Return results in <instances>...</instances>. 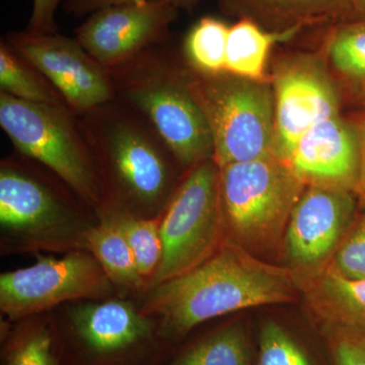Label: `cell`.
I'll list each match as a JSON object with an SVG mask.
<instances>
[{
    "instance_id": "23",
    "label": "cell",
    "mask_w": 365,
    "mask_h": 365,
    "mask_svg": "<svg viewBox=\"0 0 365 365\" xmlns=\"http://www.w3.org/2000/svg\"><path fill=\"white\" fill-rule=\"evenodd\" d=\"M112 218L133 252L139 273L151 284L163 257L160 217L138 218L121 213Z\"/></svg>"
},
{
    "instance_id": "1",
    "label": "cell",
    "mask_w": 365,
    "mask_h": 365,
    "mask_svg": "<svg viewBox=\"0 0 365 365\" xmlns=\"http://www.w3.org/2000/svg\"><path fill=\"white\" fill-rule=\"evenodd\" d=\"M294 271L262 260L225 240L202 263L153 287L141 313L158 316L162 331L182 338L209 319L299 299Z\"/></svg>"
},
{
    "instance_id": "17",
    "label": "cell",
    "mask_w": 365,
    "mask_h": 365,
    "mask_svg": "<svg viewBox=\"0 0 365 365\" xmlns=\"http://www.w3.org/2000/svg\"><path fill=\"white\" fill-rule=\"evenodd\" d=\"M225 14L269 31L324 25L354 16L349 0H216Z\"/></svg>"
},
{
    "instance_id": "20",
    "label": "cell",
    "mask_w": 365,
    "mask_h": 365,
    "mask_svg": "<svg viewBox=\"0 0 365 365\" xmlns=\"http://www.w3.org/2000/svg\"><path fill=\"white\" fill-rule=\"evenodd\" d=\"M170 365H252L248 333L241 323L222 327L190 346Z\"/></svg>"
},
{
    "instance_id": "6",
    "label": "cell",
    "mask_w": 365,
    "mask_h": 365,
    "mask_svg": "<svg viewBox=\"0 0 365 365\" xmlns=\"http://www.w3.org/2000/svg\"><path fill=\"white\" fill-rule=\"evenodd\" d=\"M66 105L26 102L0 91V125L14 148L51 170L86 203L102 202L90 150Z\"/></svg>"
},
{
    "instance_id": "3",
    "label": "cell",
    "mask_w": 365,
    "mask_h": 365,
    "mask_svg": "<svg viewBox=\"0 0 365 365\" xmlns=\"http://www.w3.org/2000/svg\"><path fill=\"white\" fill-rule=\"evenodd\" d=\"M218 169L225 239L259 258L277 251L306 185L274 155Z\"/></svg>"
},
{
    "instance_id": "15",
    "label": "cell",
    "mask_w": 365,
    "mask_h": 365,
    "mask_svg": "<svg viewBox=\"0 0 365 365\" xmlns=\"http://www.w3.org/2000/svg\"><path fill=\"white\" fill-rule=\"evenodd\" d=\"M72 324L86 349L107 359L131 351L151 336L148 316L122 300L78 307L72 314Z\"/></svg>"
},
{
    "instance_id": "11",
    "label": "cell",
    "mask_w": 365,
    "mask_h": 365,
    "mask_svg": "<svg viewBox=\"0 0 365 365\" xmlns=\"http://www.w3.org/2000/svg\"><path fill=\"white\" fill-rule=\"evenodd\" d=\"M178 9L170 0H134L103 7L76 29V39L110 71L165 41Z\"/></svg>"
},
{
    "instance_id": "12",
    "label": "cell",
    "mask_w": 365,
    "mask_h": 365,
    "mask_svg": "<svg viewBox=\"0 0 365 365\" xmlns=\"http://www.w3.org/2000/svg\"><path fill=\"white\" fill-rule=\"evenodd\" d=\"M356 195L348 190L309 186L292 211L283 249L292 270L328 265L356 217Z\"/></svg>"
},
{
    "instance_id": "18",
    "label": "cell",
    "mask_w": 365,
    "mask_h": 365,
    "mask_svg": "<svg viewBox=\"0 0 365 365\" xmlns=\"http://www.w3.org/2000/svg\"><path fill=\"white\" fill-rule=\"evenodd\" d=\"M299 30L269 31L250 19H240L228 31L225 71L241 78L265 81L266 62L272 46L290 39Z\"/></svg>"
},
{
    "instance_id": "24",
    "label": "cell",
    "mask_w": 365,
    "mask_h": 365,
    "mask_svg": "<svg viewBox=\"0 0 365 365\" xmlns=\"http://www.w3.org/2000/svg\"><path fill=\"white\" fill-rule=\"evenodd\" d=\"M328 53L343 78L365 86V20L340 26L329 41Z\"/></svg>"
},
{
    "instance_id": "10",
    "label": "cell",
    "mask_w": 365,
    "mask_h": 365,
    "mask_svg": "<svg viewBox=\"0 0 365 365\" xmlns=\"http://www.w3.org/2000/svg\"><path fill=\"white\" fill-rule=\"evenodd\" d=\"M273 155L287 163L302 136L312 127L339 115V97L319 58L297 55L280 61L273 76Z\"/></svg>"
},
{
    "instance_id": "8",
    "label": "cell",
    "mask_w": 365,
    "mask_h": 365,
    "mask_svg": "<svg viewBox=\"0 0 365 365\" xmlns=\"http://www.w3.org/2000/svg\"><path fill=\"white\" fill-rule=\"evenodd\" d=\"M111 280L93 255L73 252L41 258L29 267L0 276V309L20 319L68 300L98 299L111 292Z\"/></svg>"
},
{
    "instance_id": "14",
    "label": "cell",
    "mask_w": 365,
    "mask_h": 365,
    "mask_svg": "<svg viewBox=\"0 0 365 365\" xmlns=\"http://www.w3.org/2000/svg\"><path fill=\"white\" fill-rule=\"evenodd\" d=\"M71 208L25 170L7 163L0 170V223L6 232L26 239L58 237L73 223Z\"/></svg>"
},
{
    "instance_id": "26",
    "label": "cell",
    "mask_w": 365,
    "mask_h": 365,
    "mask_svg": "<svg viewBox=\"0 0 365 365\" xmlns=\"http://www.w3.org/2000/svg\"><path fill=\"white\" fill-rule=\"evenodd\" d=\"M258 365H314L304 348L273 319L261 327Z\"/></svg>"
},
{
    "instance_id": "16",
    "label": "cell",
    "mask_w": 365,
    "mask_h": 365,
    "mask_svg": "<svg viewBox=\"0 0 365 365\" xmlns=\"http://www.w3.org/2000/svg\"><path fill=\"white\" fill-rule=\"evenodd\" d=\"M295 275L307 307L324 328L365 333V278L347 277L328 266Z\"/></svg>"
},
{
    "instance_id": "21",
    "label": "cell",
    "mask_w": 365,
    "mask_h": 365,
    "mask_svg": "<svg viewBox=\"0 0 365 365\" xmlns=\"http://www.w3.org/2000/svg\"><path fill=\"white\" fill-rule=\"evenodd\" d=\"M0 91L26 102L67 106L54 86L6 41L0 44Z\"/></svg>"
},
{
    "instance_id": "13",
    "label": "cell",
    "mask_w": 365,
    "mask_h": 365,
    "mask_svg": "<svg viewBox=\"0 0 365 365\" xmlns=\"http://www.w3.org/2000/svg\"><path fill=\"white\" fill-rule=\"evenodd\" d=\"M287 163L307 187L354 192L359 174L355 125L339 115L319 122L302 136Z\"/></svg>"
},
{
    "instance_id": "9",
    "label": "cell",
    "mask_w": 365,
    "mask_h": 365,
    "mask_svg": "<svg viewBox=\"0 0 365 365\" xmlns=\"http://www.w3.org/2000/svg\"><path fill=\"white\" fill-rule=\"evenodd\" d=\"M6 41L54 86L78 116L117 100L109 71L76 39L26 31L9 33Z\"/></svg>"
},
{
    "instance_id": "30",
    "label": "cell",
    "mask_w": 365,
    "mask_h": 365,
    "mask_svg": "<svg viewBox=\"0 0 365 365\" xmlns=\"http://www.w3.org/2000/svg\"><path fill=\"white\" fill-rule=\"evenodd\" d=\"M130 1H134V0H67L66 9L67 13L73 14V16H83L86 14H93V11L103 9V7ZM170 1L178 9H191L198 0H170Z\"/></svg>"
},
{
    "instance_id": "31",
    "label": "cell",
    "mask_w": 365,
    "mask_h": 365,
    "mask_svg": "<svg viewBox=\"0 0 365 365\" xmlns=\"http://www.w3.org/2000/svg\"><path fill=\"white\" fill-rule=\"evenodd\" d=\"M359 140V174L354 193L365 206V118L355 125Z\"/></svg>"
},
{
    "instance_id": "2",
    "label": "cell",
    "mask_w": 365,
    "mask_h": 365,
    "mask_svg": "<svg viewBox=\"0 0 365 365\" xmlns=\"http://www.w3.org/2000/svg\"><path fill=\"white\" fill-rule=\"evenodd\" d=\"M117 100L143 118L182 167L213 157V138L189 81V69L170 64L160 44L110 69Z\"/></svg>"
},
{
    "instance_id": "19",
    "label": "cell",
    "mask_w": 365,
    "mask_h": 365,
    "mask_svg": "<svg viewBox=\"0 0 365 365\" xmlns=\"http://www.w3.org/2000/svg\"><path fill=\"white\" fill-rule=\"evenodd\" d=\"M83 240L111 282L135 290L148 284L139 273L126 237L112 217L88 228Z\"/></svg>"
},
{
    "instance_id": "28",
    "label": "cell",
    "mask_w": 365,
    "mask_h": 365,
    "mask_svg": "<svg viewBox=\"0 0 365 365\" xmlns=\"http://www.w3.org/2000/svg\"><path fill=\"white\" fill-rule=\"evenodd\" d=\"M334 365H365V333L350 329L324 328Z\"/></svg>"
},
{
    "instance_id": "7",
    "label": "cell",
    "mask_w": 365,
    "mask_h": 365,
    "mask_svg": "<svg viewBox=\"0 0 365 365\" xmlns=\"http://www.w3.org/2000/svg\"><path fill=\"white\" fill-rule=\"evenodd\" d=\"M163 257L153 287L188 272L225 241L220 169L213 158L197 163L173 193L160 216Z\"/></svg>"
},
{
    "instance_id": "32",
    "label": "cell",
    "mask_w": 365,
    "mask_h": 365,
    "mask_svg": "<svg viewBox=\"0 0 365 365\" xmlns=\"http://www.w3.org/2000/svg\"><path fill=\"white\" fill-rule=\"evenodd\" d=\"M354 16H359L365 20V0H349Z\"/></svg>"
},
{
    "instance_id": "29",
    "label": "cell",
    "mask_w": 365,
    "mask_h": 365,
    "mask_svg": "<svg viewBox=\"0 0 365 365\" xmlns=\"http://www.w3.org/2000/svg\"><path fill=\"white\" fill-rule=\"evenodd\" d=\"M60 0H34L32 16L29 21V32L35 34L56 33L55 14Z\"/></svg>"
},
{
    "instance_id": "25",
    "label": "cell",
    "mask_w": 365,
    "mask_h": 365,
    "mask_svg": "<svg viewBox=\"0 0 365 365\" xmlns=\"http://www.w3.org/2000/svg\"><path fill=\"white\" fill-rule=\"evenodd\" d=\"M4 365H60L49 330L42 325L18 329L4 348Z\"/></svg>"
},
{
    "instance_id": "22",
    "label": "cell",
    "mask_w": 365,
    "mask_h": 365,
    "mask_svg": "<svg viewBox=\"0 0 365 365\" xmlns=\"http://www.w3.org/2000/svg\"><path fill=\"white\" fill-rule=\"evenodd\" d=\"M228 31L227 24L211 16L197 21L184 43L190 68L205 74L225 71Z\"/></svg>"
},
{
    "instance_id": "4",
    "label": "cell",
    "mask_w": 365,
    "mask_h": 365,
    "mask_svg": "<svg viewBox=\"0 0 365 365\" xmlns=\"http://www.w3.org/2000/svg\"><path fill=\"white\" fill-rule=\"evenodd\" d=\"M78 117L91 158L105 163L124 197L145 207L168 198L170 150L143 118L117 100Z\"/></svg>"
},
{
    "instance_id": "27",
    "label": "cell",
    "mask_w": 365,
    "mask_h": 365,
    "mask_svg": "<svg viewBox=\"0 0 365 365\" xmlns=\"http://www.w3.org/2000/svg\"><path fill=\"white\" fill-rule=\"evenodd\" d=\"M327 266L347 277L365 278V210L356 215Z\"/></svg>"
},
{
    "instance_id": "5",
    "label": "cell",
    "mask_w": 365,
    "mask_h": 365,
    "mask_svg": "<svg viewBox=\"0 0 365 365\" xmlns=\"http://www.w3.org/2000/svg\"><path fill=\"white\" fill-rule=\"evenodd\" d=\"M189 81L207 118L218 168L273 155L274 95L267 81L191 68Z\"/></svg>"
}]
</instances>
